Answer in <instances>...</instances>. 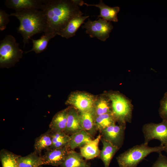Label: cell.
Here are the masks:
<instances>
[{
    "label": "cell",
    "instance_id": "obj_1",
    "mask_svg": "<svg viewBox=\"0 0 167 167\" xmlns=\"http://www.w3.org/2000/svg\"><path fill=\"white\" fill-rule=\"evenodd\" d=\"M43 11L46 20L45 34L55 36L74 17L84 13L73 0H43Z\"/></svg>",
    "mask_w": 167,
    "mask_h": 167
},
{
    "label": "cell",
    "instance_id": "obj_2",
    "mask_svg": "<svg viewBox=\"0 0 167 167\" xmlns=\"http://www.w3.org/2000/svg\"><path fill=\"white\" fill-rule=\"evenodd\" d=\"M16 17L20 24L17 32L23 38L24 47L31 37L38 33L45 32L46 27V20L43 11L34 8H27L15 11L10 14Z\"/></svg>",
    "mask_w": 167,
    "mask_h": 167
},
{
    "label": "cell",
    "instance_id": "obj_3",
    "mask_svg": "<svg viewBox=\"0 0 167 167\" xmlns=\"http://www.w3.org/2000/svg\"><path fill=\"white\" fill-rule=\"evenodd\" d=\"M164 150V146L150 147L144 143L128 149L118 156L116 159L120 167H137L149 154L154 152L160 153Z\"/></svg>",
    "mask_w": 167,
    "mask_h": 167
},
{
    "label": "cell",
    "instance_id": "obj_4",
    "mask_svg": "<svg viewBox=\"0 0 167 167\" xmlns=\"http://www.w3.org/2000/svg\"><path fill=\"white\" fill-rule=\"evenodd\" d=\"M112 112L119 125L126 126V122L131 123L133 106L131 101L125 96L118 92L108 93Z\"/></svg>",
    "mask_w": 167,
    "mask_h": 167
},
{
    "label": "cell",
    "instance_id": "obj_5",
    "mask_svg": "<svg viewBox=\"0 0 167 167\" xmlns=\"http://www.w3.org/2000/svg\"><path fill=\"white\" fill-rule=\"evenodd\" d=\"M19 45L15 37L11 35H6L0 41V68L13 67L22 58L23 52Z\"/></svg>",
    "mask_w": 167,
    "mask_h": 167
},
{
    "label": "cell",
    "instance_id": "obj_6",
    "mask_svg": "<svg viewBox=\"0 0 167 167\" xmlns=\"http://www.w3.org/2000/svg\"><path fill=\"white\" fill-rule=\"evenodd\" d=\"M82 28L86 29V33L90 37H96L105 41L109 37L113 27L111 22L100 18L93 21L88 19L87 22H84Z\"/></svg>",
    "mask_w": 167,
    "mask_h": 167
},
{
    "label": "cell",
    "instance_id": "obj_7",
    "mask_svg": "<svg viewBox=\"0 0 167 167\" xmlns=\"http://www.w3.org/2000/svg\"><path fill=\"white\" fill-rule=\"evenodd\" d=\"M144 143L148 144L154 139L159 140L161 145L167 143V121L162 120L158 123H149L144 124L142 127Z\"/></svg>",
    "mask_w": 167,
    "mask_h": 167
},
{
    "label": "cell",
    "instance_id": "obj_8",
    "mask_svg": "<svg viewBox=\"0 0 167 167\" xmlns=\"http://www.w3.org/2000/svg\"><path fill=\"white\" fill-rule=\"evenodd\" d=\"M95 102L94 97L90 94L74 92L69 96L66 104L71 105L79 112H83L93 109Z\"/></svg>",
    "mask_w": 167,
    "mask_h": 167
},
{
    "label": "cell",
    "instance_id": "obj_9",
    "mask_svg": "<svg viewBox=\"0 0 167 167\" xmlns=\"http://www.w3.org/2000/svg\"><path fill=\"white\" fill-rule=\"evenodd\" d=\"M126 126L116 123L102 130L101 137L119 149L123 144Z\"/></svg>",
    "mask_w": 167,
    "mask_h": 167
},
{
    "label": "cell",
    "instance_id": "obj_10",
    "mask_svg": "<svg viewBox=\"0 0 167 167\" xmlns=\"http://www.w3.org/2000/svg\"><path fill=\"white\" fill-rule=\"evenodd\" d=\"M71 150L68 146L46 150L42 156L43 165L60 166Z\"/></svg>",
    "mask_w": 167,
    "mask_h": 167
},
{
    "label": "cell",
    "instance_id": "obj_11",
    "mask_svg": "<svg viewBox=\"0 0 167 167\" xmlns=\"http://www.w3.org/2000/svg\"><path fill=\"white\" fill-rule=\"evenodd\" d=\"M84 5L87 6H94L99 8L100 14L97 16V19L102 18L108 21L114 22L118 21L117 15L120 10L118 6L110 7L105 4L101 0H100L98 4H90L84 2Z\"/></svg>",
    "mask_w": 167,
    "mask_h": 167
},
{
    "label": "cell",
    "instance_id": "obj_12",
    "mask_svg": "<svg viewBox=\"0 0 167 167\" xmlns=\"http://www.w3.org/2000/svg\"><path fill=\"white\" fill-rule=\"evenodd\" d=\"M5 3L7 7L15 11L30 8L42 10L44 6L43 0H6Z\"/></svg>",
    "mask_w": 167,
    "mask_h": 167
},
{
    "label": "cell",
    "instance_id": "obj_13",
    "mask_svg": "<svg viewBox=\"0 0 167 167\" xmlns=\"http://www.w3.org/2000/svg\"><path fill=\"white\" fill-rule=\"evenodd\" d=\"M67 122L65 132L71 135L83 129L80 122L79 113L73 107H68Z\"/></svg>",
    "mask_w": 167,
    "mask_h": 167
},
{
    "label": "cell",
    "instance_id": "obj_14",
    "mask_svg": "<svg viewBox=\"0 0 167 167\" xmlns=\"http://www.w3.org/2000/svg\"><path fill=\"white\" fill-rule=\"evenodd\" d=\"M79 112L80 122L83 129L92 137L94 136L97 130L95 124L94 109Z\"/></svg>",
    "mask_w": 167,
    "mask_h": 167
},
{
    "label": "cell",
    "instance_id": "obj_15",
    "mask_svg": "<svg viewBox=\"0 0 167 167\" xmlns=\"http://www.w3.org/2000/svg\"><path fill=\"white\" fill-rule=\"evenodd\" d=\"M89 16L78 15L71 19L65 28L60 31L58 35L61 36L68 39L74 36L77 30L84 21Z\"/></svg>",
    "mask_w": 167,
    "mask_h": 167
},
{
    "label": "cell",
    "instance_id": "obj_16",
    "mask_svg": "<svg viewBox=\"0 0 167 167\" xmlns=\"http://www.w3.org/2000/svg\"><path fill=\"white\" fill-rule=\"evenodd\" d=\"M68 107L57 113L54 116L49 125L52 132H64L67 122Z\"/></svg>",
    "mask_w": 167,
    "mask_h": 167
},
{
    "label": "cell",
    "instance_id": "obj_17",
    "mask_svg": "<svg viewBox=\"0 0 167 167\" xmlns=\"http://www.w3.org/2000/svg\"><path fill=\"white\" fill-rule=\"evenodd\" d=\"M101 135L99 134L94 139L80 148V154L86 160H91L99 156L98 145Z\"/></svg>",
    "mask_w": 167,
    "mask_h": 167
},
{
    "label": "cell",
    "instance_id": "obj_18",
    "mask_svg": "<svg viewBox=\"0 0 167 167\" xmlns=\"http://www.w3.org/2000/svg\"><path fill=\"white\" fill-rule=\"evenodd\" d=\"M60 167H90L89 163L83 159L80 153L71 150Z\"/></svg>",
    "mask_w": 167,
    "mask_h": 167
},
{
    "label": "cell",
    "instance_id": "obj_19",
    "mask_svg": "<svg viewBox=\"0 0 167 167\" xmlns=\"http://www.w3.org/2000/svg\"><path fill=\"white\" fill-rule=\"evenodd\" d=\"M101 140L103 147L99 156L104 163V167H109L112 159L119 149L102 137Z\"/></svg>",
    "mask_w": 167,
    "mask_h": 167
},
{
    "label": "cell",
    "instance_id": "obj_20",
    "mask_svg": "<svg viewBox=\"0 0 167 167\" xmlns=\"http://www.w3.org/2000/svg\"><path fill=\"white\" fill-rule=\"evenodd\" d=\"M92 137L83 130L70 135V140L68 146L71 150L81 147L92 141Z\"/></svg>",
    "mask_w": 167,
    "mask_h": 167
},
{
    "label": "cell",
    "instance_id": "obj_21",
    "mask_svg": "<svg viewBox=\"0 0 167 167\" xmlns=\"http://www.w3.org/2000/svg\"><path fill=\"white\" fill-rule=\"evenodd\" d=\"M18 167H39L43 165L42 156L35 152L17 158Z\"/></svg>",
    "mask_w": 167,
    "mask_h": 167
},
{
    "label": "cell",
    "instance_id": "obj_22",
    "mask_svg": "<svg viewBox=\"0 0 167 167\" xmlns=\"http://www.w3.org/2000/svg\"><path fill=\"white\" fill-rule=\"evenodd\" d=\"M52 144V132L49 130L36 139L34 145V152L41 155L42 150L49 149Z\"/></svg>",
    "mask_w": 167,
    "mask_h": 167
},
{
    "label": "cell",
    "instance_id": "obj_23",
    "mask_svg": "<svg viewBox=\"0 0 167 167\" xmlns=\"http://www.w3.org/2000/svg\"><path fill=\"white\" fill-rule=\"evenodd\" d=\"M116 122L112 112L100 115L95 118L97 130L100 132L108 127L116 123Z\"/></svg>",
    "mask_w": 167,
    "mask_h": 167
},
{
    "label": "cell",
    "instance_id": "obj_24",
    "mask_svg": "<svg viewBox=\"0 0 167 167\" xmlns=\"http://www.w3.org/2000/svg\"><path fill=\"white\" fill-rule=\"evenodd\" d=\"M54 35L52 34H45L42 35L38 39L34 40L31 39L33 43L32 48L31 50L25 52V54L29 52L33 51L36 54H39L44 51L47 49L48 43L50 40L54 37Z\"/></svg>",
    "mask_w": 167,
    "mask_h": 167
},
{
    "label": "cell",
    "instance_id": "obj_25",
    "mask_svg": "<svg viewBox=\"0 0 167 167\" xmlns=\"http://www.w3.org/2000/svg\"><path fill=\"white\" fill-rule=\"evenodd\" d=\"M19 156L6 149L2 150L0 158L2 167H18L17 158Z\"/></svg>",
    "mask_w": 167,
    "mask_h": 167
},
{
    "label": "cell",
    "instance_id": "obj_26",
    "mask_svg": "<svg viewBox=\"0 0 167 167\" xmlns=\"http://www.w3.org/2000/svg\"><path fill=\"white\" fill-rule=\"evenodd\" d=\"M51 132L52 144L49 149L60 148L68 146L70 140V135L64 132Z\"/></svg>",
    "mask_w": 167,
    "mask_h": 167
},
{
    "label": "cell",
    "instance_id": "obj_27",
    "mask_svg": "<svg viewBox=\"0 0 167 167\" xmlns=\"http://www.w3.org/2000/svg\"><path fill=\"white\" fill-rule=\"evenodd\" d=\"M95 117L103 114L111 112V101L107 97L101 98L95 102L94 107Z\"/></svg>",
    "mask_w": 167,
    "mask_h": 167
},
{
    "label": "cell",
    "instance_id": "obj_28",
    "mask_svg": "<svg viewBox=\"0 0 167 167\" xmlns=\"http://www.w3.org/2000/svg\"><path fill=\"white\" fill-rule=\"evenodd\" d=\"M159 113L162 120L167 121V92H165L160 101Z\"/></svg>",
    "mask_w": 167,
    "mask_h": 167
},
{
    "label": "cell",
    "instance_id": "obj_29",
    "mask_svg": "<svg viewBox=\"0 0 167 167\" xmlns=\"http://www.w3.org/2000/svg\"><path fill=\"white\" fill-rule=\"evenodd\" d=\"M10 14L6 13L5 11L0 10V30H4L6 28V25L10 21Z\"/></svg>",
    "mask_w": 167,
    "mask_h": 167
},
{
    "label": "cell",
    "instance_id": "obj_30",
    "mask_svg": "<svg viewBox=\"0 0 167 167\" xmlns=\"http://www.w3.org/2000/svg\"><path fill=\"white\" fill-rule=\"evenodd\" d=\"M152 167H167V157L161 152L159 153L158 157Z\"/></svg>",
    "mask_w": 167,
    "mask_h": 167
},
{
    "label": "cell",
    "instance_id": "obj_31",
    "mask_svg": "<svg viewBox=\"0 0 167 167\" xmlns=\"http://www.w3.org/2000/svg\"><path fill=\"white\" fill-rule=\"evenodd\" d=\"M73 1L79 6H82L84 4V2L83 0H73Z\"/></svg>",
    "mask_w": 167,
    "mask_h": 167
},
{
    "label": "cell",
    "instance_id": "obj_32",
    "mask_svg": "<svg viewBox=\"0 0 167 167\" xmlns=\"http://www.w3.org/2000/svg\"><path fill=\"white\" fill-rule=\"evenodd\" d=\"M165 147V150L167 153V143L164 146Z\"/></svg>",
    "mask_w": 167,
    "mask_h": 167
},
{
    "label": "cell",
    "instance_id": "obj_33",
    "mask_svg": "<svg viewBox=\"0 0 167 167\" xmlns=\"http://www.w3.org/2000/svg\"><path fill=\"white\" fill-rule=\"evenodd\" d=\"M41 167V166H40V167Z\"/></svg>",
    "mask_w": 167,
    "mask_h": 167
},
{
    "label": "cell",
    "instance_id": "obj_34",
    "mask_svg": "<svg viewBox=\"0 0 167 167\" xmlns=\"http://www.w3.org/2000/svg\"></svg>",
    "mask_w": 167,
    "mask_h": 167
}]
</instances>
